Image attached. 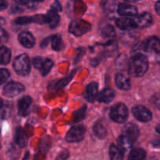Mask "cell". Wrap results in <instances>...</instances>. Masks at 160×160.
I'll list each match as a JSON object with an SVG mask.
<instances>
[{
    "label": "cell",
    "mask_w": 160,
    "mask_h": 160,
    "mask_svg": "<svg viewBox=\"0 0 160 160\" xmlns=\"http://www.w3.org/2000/svg\"><path fill=\"white\" fill-rule=\"evenodd\" d=\"M91 28H92V25L90 23L81 19H77L70 23L69 31L73 35L78 37L88 32Z\"/></svg>",
    "instance_id": "obj_4"
},
{
    "label": "cell",
    "mask_w": 160,
    "mask_h": 160,
    "mask_svg": "<svg viewBox=\"0 0 160 160\" xmlns=\"http://www.w3.org/2000/svg\"><path fill=\"white\" fill-rule=\"evenodd\" d=\"M115 82L120 90L128 91L131 89V81L129 78L123 73H117L116 75Z\"/></svg>",
    "instance_id": "obj_17"
},
{
    "label": "cell",
    "mask_w": 160,
    "mask_h": 160,
    "mask_svg": "<svg viewBox=\"0 0 160 160\" xmlns=\"http://www.w3.org/2000/svg\"><path fill=\"white\" fill-rule=\"evenodd\" d=\"M122 132H123V135L129 138L133 142H136L140 135V130H139L138 127L132 123H129L125 125Z\"/></svg>",
    "instance_id": "obj_8"
},
{
    "label": "cell",
    "mask_w": 160,
    "mask_h": 160,
    "mask_svg": "<svg viewBox=\"0 0 160 160\" xmlns=\"http://www.w3.org/2000/svg\"><path fill=\"white\" fill-rule=\"evenodd\" d=\"M14 70L18 75L22 77L28 76L31 72V62L27 54H20L14 59L12 63Z\"/></svg>",
    "instance_id": "obj_2"
},
{
    "label": "cell",
    "mask_w": 160,
    "mask_h": 160,
    "mask_svg": "<svg viewBox=\"0 0 160 160\" xmlns=\"http://www.w3.org/2000/svg\"><path fill=\"white\" fill-rule=\"evenodd\" d=\"M23 11V9H22L21 8L18 6V4H17H17L12 5V7H11V9H10L11 13H13V14L20 13V12H22Z\"/></svg>",
    "instance_id": "obj_35"
},
{
    "label": "cell",
    "mask_w": 160,
    "mask_h": 160,
    "mask_svg": "<svg viewBox=\"0 0 160 160\" xmlns=\"http://www.w3.org/2000/svg\"><path fill=\"white\" fill-rule=\"evenodd\" d=\"M9 40V34L6 31L0 27V43H5Z\"/></svg>",
    "instance_id": "obj_32"
},
{
    "label": "cell",
    "mask_w": 160,
    "mask_h": 160,
    "mask_svg": "<svg viewBox=\"0 0 160 160\" xmlns=\"http://www.w3.org/2000/svg\"><path fill=\"white\" fill-rule=\"evenodd\" d=\"M133 116L137 119L138 121L143 123H148L151 121L152 118V114L151 111L143 106H136L132 109Z\"/></svg>",
    "instance_id": "obj_7"
},
{
    "label": "cell",
    "mask_w": 160,
    "mask_h": 160,
    "mask_svg": "<svg viewBox=\"0 0 160 160\" xmlns=\"http://www.w3.org/2000/svg\"><path fill=\"white\" fill-rule=\"evenodd\" d=\"M125 1H127V2H137V1H139V0H125Z\"/></svg>",
    "instance_id": "obj_47"
},
{
    "label": "cell",
    "mask_w": 160,
    "mask_h": 160,
    "mask_svg": "<svg viewBox=\"0 0 160 160\" xmlns=\"http://www.w3.org/2000/svg\"><path fill=\"white\" fill-rule=\"evenodd\" d=\"M98 84L96 82H91L86 87L85 92H84V98L87 101L90 102H93L96 99L98 95Z\"/></svg>",
    "instance_id": "obj_13"
},
{
    "label": "cell",
    "mask_w": 160,
    "mask_h": 160,
    "mask_svg": "<svg viewBox=\"0 0 160 160\" xmlns=\"http://www.w3.org/2000/svg\"><path fill=\"white\" fill-rule=\"evenodd\" d=\"M45 15H46L47 17V23H48L50 28L54 29L59 25L60 17H59V14L57 13L56 11L53 10V9H50L47 12Z\"/></svg>",
    "instance_id": "obj_19"
},
{
    "label": "cell",
    "mask_w": 160,
    "mask_h": 160,
    "mask_svg": "<svg viewBox=\"0 0 160 160\" xmlns=\"http://www.w3.org/2000/svg\"><path fill=\"white\" fill-rule=\"evenodd\" d=\"M117 12L123 17H132L138 13V9L135 6L126 3H121L118 6Z\"/></svg>",
    "instance_id": "obj_16"
},
{
    "label": "cell",
    "mask_w": 160,
    "mask_h": 160,
    "mask_svg": "<svg viewBox=\"0 0 160 160\" xmlns=\"http://www.w3.org/2000/svg\"><path fill=\"white\" fill-rule=\"evenodd\" d=\"M144 50H145V52L159 54L160 42L159 38L154 36V37L150 38L147 41L144 42Z\"/></svg>",
    "instance_id": "obj_9"
},
{
    "label": "cell",
    "mask_w": 160,
    "mask_h": 160,
    "mask_svg": "<svg viewBox=\"0 0 160 160\" xmlns=\"http://www.w3.org/2000/svg\"><path fill=\"white\" fill-rule=\"evenodd\" d=\"M3 106V101L1 98H0V109Z\"/></svg>",
    "instance_id": "obj_45"
},
{
    "label": "cell",
    "mask_w": 160,
    "mask_h": 160,
    "mask_svg": "<svg viewBox=\"0 0 160 160\" xmlns=\"http://www.w3.org/2000/svg\"><path fill=\"white\" fill-rule=\"evenodd\" d=\"M86 109H87V106H84L81 109H80L77 112L76 114V121H81L85 117L86 114Z\"/></svg>",
    "instance_id": "obj_31"
},
{
    "label": "cell",
    "mask_w": 160,
    "mask_h": 160,
    "mask_svg": "<svg viewBox=\"0 0 160 160\" xmlns=\"http://www.w3.org/2000/svg\"><path fill=\"white\" fill-rule=\"evenodd\" d=\"M25 88L21 83L12 81L6 84L3 88V95L6 97L12 98L16 97L24 92Z\"/></svg>",
    "instance_id": "obj_6"
},
{
    "label": "cell",
    "mask_w": 160,
    "mask_h": 160,
    "mask_svg": "<svg viewBox=\"0 0 160 160\" xmlns=\"http://www.w3.org/2000/svg\"><path fill=\"white\" fill-rule=\"evenodd\" d=\"M152 146L154 147V148H159V139H156V140L152 141Z\"/></svg>",
    "instance_id": "obj_40"
},
{
    "label": "cell",
    "mask_w": 160,
    "mask_h": 160,
    "mask_svg": "<svg viewBox=\"0 0 160 160\" xmlns=\"http://www.w3.org/2000/svg\"><path fill=\"white\" fill-rule=\"evenodd\" d=\"M159 124L157 125V127H156V131H157L158 134H159Z\"/></svg>",
    "instance_id": "obj_46"
},
{
    "label": "cell",
    "mask_w": 160,
    "mask_h": 160,
    "mask_svg": "<svg viewBox=\"0 0 160 160\" xmlns=\"http://www.w3.org/2000/svg\"><path fill=\"white\" fill-rule=\"evenodd\" d=\"M115 92L112 88H105L97 95L96 99L100 102L109 103L114 99Z\"/></svg>",
    "instance_id": "obj_18"
},
{
    "label": "cell",
    "mask_w": 160,
    "mask_h": 160,
    "mask_svg": "<svg viewBox=\"0 0 160 160\" xmlns=\"http://www.w3.org/2000/svg\"><path fill=\"white\" fill-rule=\"evenodd\" d=\"M4 23H5V19L0 17V26H1V25H2Z\"/></svg>",
    "instance_id": "obj_44"
},
{
    "label": "cell",
    "mask_w": 160,
    "mask_h": 160,
    "mask_svg": "<svg viewBox=\"0 0 160 160\" xmlns=\"http://www.w3.org/2000/svg\"><path fill=\"white\" fill-rule=\"evenodd\" d=\"M146 157V152L140 148H134L130 152L128 159L130 160H142Z\"/></svg>",
    "instance_id": "obj_24"
},
{
    "label": "cell",
    "mask_w": 160,
    "mask_h": 160,
    "mask_svg": "<svg viewBox=\"0 0 160 160\" xmlns=\"http://www.w3.org/2000/svg\"><path fill=\"white\" fill-rule=\"evenodd\" d=\"M17 24H27V23H32V17H18L15 20Z\"/></svg>",
    "instance_id": "obj_30"
},
{
    "label": "cell",
    "mask_w": 160,
    "mask_h": 160,
    "mask_svg": "<svg viewBox=\"0 0 160 160\" xmlns=\"http://www.w3.org/2000/svg\"><path fill=\"white\" fill-rule=\"evenodd\" d=\"M0 148H1V143H0Z\"/></svg>",
    "instance_id": "obj_49"
},
{
    "label": "cell",
    "mask_w": 160,
    "mask_h": 160,
    "mask_svg": "<svg viewBox=\"0 0 160 160\" xmlns=\"http://www.w3.org/2000/svg\"><path fill=\"white\" fill-rule=\"evenodd\" d=\"M98 58H96V59H92V61H91V64H92V66H93L94 67H95L96 66L98 65V63H99V61H98Z\"/></svg>",
    "instance_id": "obj_41"
},
{
    "label": "cell",
    "mask_w": 160,
    "mask_h": 160,
    "mask_svg": "<svg viewBox=\"0 0 160 160\" xmlns=\"http://www.w3.org/2000/svg\"><path fill=\"white\" fill-rule=\"evenodd\" d=\"M86 128L82 124L76 125L70 128L66 134L65 139L69 143L80 142L84 139L85 135Z\"/></svg>",
    "instance_id": "obj_5"
},
{
    "label": "cell",
    "mask_w": 160,
    "mask_h": 160,
    "mask_svg": "<svg viewBox=\"0 0 160 160\" xmlns=\"http://www.w3.org/2000/svg\"><path fill=\"white\" fill-rule=\"evenodd\" d=\"M109 158L112 160H121L123 158V152L117 145H112L109 146Z\"/></svg>",
    "instance_id": "obj_21"
},
{
    "label": "cell",
    "mask_w": 160,
    "mask_h": 160,
    "mask_svg": "<svg viewBox=\"0 0 160 160\" xmlns=\"http://www.w3.org/2000/svg\"><path fill=\"white\" fill-rule=\"evenodd\" d=\"M25 6H27V7L29 8V9H34L37 6V2L34 1V0H28Z\"/></svg>",
    "instance_id": "obj_37"
},
{
    "label": "cell",
    "mask_w": 160,
    "mask_h": 160,
    "mask_svg": "<svg viewBox=\"0 0 160 160\" xmlns=\"http://www.w3.org/2000/svg\"><path fill=\"white\" fill-rule=\"evenodd\" d=\"M18 5H25L28 2V0H13Z\"/></svg>",
    "instance_id": "obj_42"
},
{
    "label": "cell",
    "mask_w": 160,
    "mask_h": 160,
    "mask_svg": "<svg viewBox=\"0 0 160 160\" xmlns=\"http://www.w3.org/2000/svg\"><path fill=\"white\" fill-rule=\"evenodd\" d=\"M116 25L120 30H123V31L132 30L137 28V25H136L134 20L127 17H123L117 19L116 20Z\"/></svg>",
    "instance_id": "obj_14"
},
{
    "label": "cell",
    "mask_w": 160,
    "mask_h": 160,
    "mask_svg": "<svg viewBox=\"0 0 160 160\" xmlns=\"http://www.w3.org/2000/svg\"><path fill=\"white\" fill-rule=\"evenodd\" d=\"M9 72L6 69H0V85L4 84L9 78Z\"/></svg>",
    "instance_id": "obj_28"
},
{
    "label": "cell",
    "mask_w": 160,
    "mask_h": 160,
    "mask_svg": "<svg viewBox=\"0 0 160 160\" xmlns=\"http://www.w3.org/2000/svg\"><path fill=\"white\" fill-rule=\"evenodd\" d=\"M75 72H76V70H74L73 72H72L71 74H70V76H69L67 78H63V79L61 80V81H58V82L56 83V88H62V87H64V86L67 85V84H68V83L70 81L72 77H73V75L75 74Z\"/></svg>",
    "instance_id": "obj_29"
},
{
    "label": "cell",
    "mask_w": 160,
    "mask_h": 160,
    "mask_svg": "<svg viewBox=\"0 0 160 160\" xmlns=\"http://www.w3.org/2000/svg\"><path fill=\"white\" fill-rule=\"evenodd\" d=\"M7 5V2H6V0H0V11L6 9Z\"/></svg>",
    "instance_id": "obj_39"
},
{
    "label": "cell",
    "mask_w": 160,
    "mask_h": 160,
    "mask_svg": "<svg viewBox=\"0 0 160 160\" xmlns=\"http://www.w3.org/2000/svg\"><path fill=\"white\" fill-rule=\"evenodd\" d=\"M11 109L8 106H5L2 110H0V117L1 118H7L9 117L11 112Z\"/></svg>",
    "instance_id": "obj_34"
},
{
    "label": "cell",
    "mask_w": 160,
    "mask_h": 160,
    "mask_svg": "<svg viewBox=\"0 0 160 160\" xmlns=\"http://www.w3.org/2000/svg\"><path fill=\"white\" fill-rule=\"evenodd\" d=\"M52 9L56 11V12H60V11H62V6H61L59 0H55L54 3L52 6Z\"/></svg>",
    "instance_id": "obj_36"
},
{
    "label": "cell",
    "mask_w": 160,
    "mask_h": 160,
    "mask_svg": "<svg viewBox=\"0 0 160 160\" xmlns=\"http://www.w3.org/2000/svg\"><path fill=\"white\" fill-rule=\"evenodd\" d=\"M34 1H36V2H43L44 0H34Z\"/></svg>",
    "instance_id": "obj_48"
},
{
    "label": "cell",
    "mask_w": 160,
    "mask_h": 160,
    "mask_svg": "<svg viewBox=\"0 0 160 160\" xmlns=\"http://www.w3.org/2000/svg\"><path fill=\"white\" fill-rule=\"evenodd\" d=\"M148 69V61L142 53H136L128 61V70L130 75L140 78L145 75Z\"/></svg>",
    "instance_id": "obj_1"
},
{
    "label": "cell",
    "mask_w": 160,
    "mask_h": 160,
    "mask_svg": "<svg viewBox=\"0 0 160 160\" xmlns=\"http://www.w3.org/2000/svg\"><path fill=\"white\" fill-rule=\"evenodd\" d=\"M134 22H135L137 27L142 28H148V27L151 26L153 23L152 17L150 13L148 12H143V13L140 14L138 17H135L134 19Z\"/></svg>",
    "instance_id": "obj_12"
},
{
    "label": "cell",
    "mask_w": 160,
    "mask_h": 160,
    "mask_svg": "<svg viewBox=\"0 0 160 160\" xmlns=\"http://www.w3.org/2000/svg\"><path fill=\"white\" fill-rule=\"evenodd\" d=\"M51 43L52 48L55 51H60L63 48L64 43L62 41V36L60 34H55V35L51 36Z\"/></svg>",
    "instance_id": "obj_23"
},
{
    "label": "cell",
    "mask_w": 160,
    "mask_h": 160,
    "mask_svg": "<svg viewBox=\"0 0 160 160\" xmlns=\"http://www.w3.org/2000/svg\"><path fill=\"white\" fill-rule=\"evenodd\" d=\"M18 40L23 47L27 48H31L35 45V38L33 34L28 31H23L18 36Z\"/></svg>",
    "instance_id": "obj_11"
},
{
    "label": "cell",
    "mask_w": 160,
    "mask_h": 160,
    "mask_svg": "<svg viewBox=\"0 0 160 160\" xmlns=\"http://www.w3.org/2000/svg\"><path fill=\"white\" fill-rule=\"evenodd\" d=\"M101 34L105 38H112L116 36V31L112 25L106 24L102 28Z\"/></svg>",
    "instance_id": "obj_27"
},
{
    "label": "cell",
    "mask_w": 160,
    "mask_h": 160,
    "mask_svg": "<svg viewBox=\"0 0 160 160\" xmlns=\"http://www.w3.org/2000/svg\"><path fill=\"white\" fill-rule=\"evenodd\" d=\"M32 99L30 96L23 97L18 102V113L21 117H27L30 113Z\"/></svg>",
    "instance_id": "obj_10"
},
{
    "label": "cell",
    "mask_w": 160,
    "mask_h": 160,
    "mask_svg": "<svg viewBox=\"0 0 160 160\" xmlns=\"http://www.w3.org/2000/svg\"><path fill=\"white\" fill-rule=\"evenodd\" d=\"M111 120L118 123H125L128 117V107L123 103H118L113 106L109 112Z\"/></svg>",
    "instance_id": "obj_3"
},
{
    "label": "cell",
    "mask_w": 160,
    "mask_h": 160,
    "mask_svg": "<svg viewBox=\"0 0 160 160\" xmlns=\"http://www.w3.org/2000/svg\"><path fill=\"white\" fill-rule=\"evenodd\" d=\"M44 59H45V58L41 57V56H36V57H34V59H33V65H34V67H35L36 69H38V70H39L42 62H43Z\"/></svg>",
    "instance_id": "obj_33"
},
{
    "label": "cell",
    "mask_w": 160,
    "mask_h": 160,
    "mask_svg": "<svg viewBox=\"0 0 160 160\" xmlns=\"http://www.w3.org/2000/svg\"><path fill=\"white\" fill-rule=\"evenodd\" d=\"M11 59V51L6 46L0 47V64L6 65Z\"/></svg>",
    "instance_id": "obj_22"
},
{
    "label": "cell",
    "mask_w": 160,
    "mask_h": 160,
    "mask_svg": "<svg viewBox=\"0 0 160 160\" xmlns=\"http://www.w3.org/2000/svg\"><path fill=\"white\" fill-rule=\"evenodd\" d=\"M117 144H118V147L121 149V151L123 152H128L130 149H131L134 142L128 137L122 134L117 138Z\"/></svg>",
    "instance_id": "obj_20"
},
{
    "label": "cell",
    "mask_w": 160,
    "mask_h": 160,
    "mask_svg": "<svg viewBox=\"0 0 160 160\" xmlns=\"http://www.w3.org/2000/svg\"><path fill=\"white\" fill-rule=\"evenodd\" d=\"M93 131L95 136L100 139L104 138L107 135V131H106V128L100 122L95 123V124L93 127Z\"/></svg>",
    "instance_id": "obj_26"
},
{
    "label": "cell",
    "mask_w": 160,
    "mask_h": 160,
    "mask_svg": "<svg viewBox=\"0 0 160 160\" xmlns=\"http://www.w3.org/2000/svg\"><path fill=\"white\" fill-rule=\"evenodd\" d=\"M28 137L23 129L20 127L16 128L15 134H14V142L20 148H24L28 145Z\"/></svg>",
    "instance_id": "obj_15"
},
{
    "label": "cell",
    "mask_w": 160,
    "mask_h": 160,
    "mask_svg": "<svg viewBox=\"0 0 160 160\" xmlns=\"http://www.w3.org/2000/svg\"><path fill=\"white\" fill-rule=\"evenodd\" d=\"M159 6H160V2L159 1L156 3V6H155V8H156V11L157 12V14H159Z\"/></svg>",
    "instance_id": "obj_43"
},
{
    "label": "cell",
    "mask_w": 160,
    "mask_h": 160,
    "mask_svg": "<svg viewBox=\"0 0 160 160\" xmlns=\"http://www.w3.org/2000/svg\"><path fill=\"white\" fill-rule=\"evenodd\" d=\"M50 41H51V36H50V37H48V38H45V39H43L40 44L41 48H46V47L48 46V43H49Z\"/></svg>",
    "instance_id": "obj_38"
},
{
    "label": "cell",
    "mask_w": 160,
    "mask_h": 160,
    "mask_svg": "<svg viewBox=\"0 0 160 160\" xmlns=\"http://www.w3.org/2000/svg\"><path fill=\"white\" fill-rule=\"evenodd\" d=\"M54 62L52 59H44L43 62H42V65H41L39 70L41 71V74L43 77H45L46 75L48 74L50 70L52 68Z\"/></svg>",
    "instance_id": "obj_25"
}]
</instances>
